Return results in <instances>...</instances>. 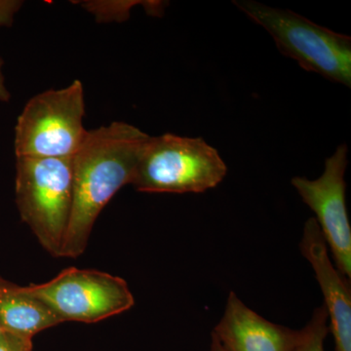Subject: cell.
<instances>
[{
	"mask_svg": "<svg viewBox=\"0 0 351 351\" xmlns=\"http://www.w3.org/2000/svg\"><path fill=\"white\" fill-rule=\"evenodd\" d=\"M149 138L123 121L88 130L73 157V210L62 257L77 258L86 250L99 215L120 189L133 181Z\"/></svg>",
	"mask_w": 351,
	"mask_h": 351,
	"instance_id": "6da1fadb",
	"label": "cell"
},
{
	"mask_svg": "<svg viewBox=\"0 0 351 351\" xmlns=\"http://www.w3.org/2000/svg\"><path fill=\"white\" fill-rule=\"evenodd\" d=\"M15 193L22 221L51 256L62 257L73 210V158H17Z\"/></svg>",
	"mask_w": 351,
	"mask_h": 351,
	"instance_id": "7a4b0ae2",
	"label": "cell"
},
{
	"mask_svg": "<svg viewBox=\"0 0 351 351\" xmlns=\"http://www.w3.org/2000/svg\"><path fill=\"white\" fill-rule=\"evenodd\" d=\"M249 19L263 27L281 53L307 71L351 87V38L314 24L292 11L253 0H233Z\"/></svg>",
	"mask_w": 351,
	"mask_h": 351,
	"instance_id": "3957f363",
	"label": "cell"
},
{
	"mask_svg": "<svg viewBox=\"0 0 351 351\" xmlns=\"http://www.w3.org/2000/svg\"><path fill=\"white\" fill-rule=\"evenodd\" d=\"M228 167L218 151L203 138L173 134L151 137L131 184L147 193H201L216 188Z\"/></svg>",
	"mask_w": 351,
	"mask_h": 351,
	"instance_id": "277c9868",
	"label": "cell"
},
{
	"mask_svg": "<svg viewBox=\"0 0 351 351\" xmlns=\"http://www.w3.org/2000/svg\"><path fill=\"white\" fill-rule=\"evenodd\" d=\"M84 114V90L80 80L32 97L16 124V158H73L86 138Z\"/></svg>",
	"mask_w": 351,
	"mask_h": 351,
	"instance_id": "5b68a950",
	"label": "cell"
},
{
	"mask_svg": "<svg viewBox=\"0 0 351 351\" xmlns=\"http://www.w3.org/2000/svg\"><path fill=\"white\" fill-rule=\"evenodd\" d=\"M62 323H95L129 311L135 304L121 277L95 269L69 267L45 283L25 286Z\"/></svg>",
	"mask_w": 351,
	"mask_h": 351,
	"instance_id": "8992f818",
	"label": "cell"
},
{
	"mask_svg": "<svg viewBox=\"0 0 351 351\" xmlns=\"http://www.w3.org/2000/svg\"><path fill=\"white\" fill-rule=\"evenodd\" d=\"M348 145H341L325 161L324 172L318 179L295 177L292 186L316 216V223L332 252L339 271L351 278V228L346 202L345 174Z\"/></svg>",
	"mask_w": 351,
	"mask_h": 351,
	"instance_id": "52a82bcc",
	"label": "cell"
},
{
	"mask_svg": "<svg viewBox=\"0 0 351 351\" xmlns=\"http://www.w3.org/2000/svg\"><path fill=\"white\" fill-rule=\"evenodd\" d=\"M302 255L313 267L330 319L336 351H351V292L346 279L332 263L315 219H307L301 240Z\"/></svg>",
	"mask_w": 351,
	"mask_h": 351,
	"instance_id": "ba28073f",
	"label": "cell"
},
{
	"mask_svg": "<svg viewBox=\"0 0 351 351\" xmlns=\"http://www.w3.org/2000/svg\"><path fill=\"white\" fill-rule=\"evenodd\" d=\"M213 336L226 351H293L302 338V330L265 319L230 292Z\"/></svg>",
	"mask_w": 351,
	"mask_h": 351,
	"instance_id": "9c48e42d",
	"label": "cell"
},
{
	"mask_svg": "<svg viewBox=\"0 0 351 351\" xmlns=\"http://www.w3.org/2000/svg\"><path fill=\"white\" fill-rule=\"evenodd\" d=\"M61 323L49 307L27 292L25 286L0 277V327L4 332L32 339Z\"/></svg>",
	"mask_w": 351,
	"mask_h": 351,
	"instance_id": "30bf717a",
	"label": "cell"
},
{
	"mask_svg": "<svg viewBox=\"0 0 351 351\" xmlns=\"http://www.w3.org/2000/svg\"><path fill=\"white\" fill-rule=\"evenodd\" d=\"M324 306L314 311L308 324L302 330V338L293 351H325L324 343L329 325Z\"/></svg>",
	"mask_w": 351,
	"mask_h": 351,
	"instance_id": "8fae6325",
	"label": "cell"
},
{
	"mask_svg": "<svg viewBox=\"0 0 351 351\" xmlns=\"http://www.w3.org/2000/svg\"><path fill=\"white\" fill-rule=\"evenodd\" d=\"M136 1H87L82 4L90 12L101 21H120L128 18L129 10Z\"/></svg>",
	"mask_w": 351,
	"mask_h": 351,
	"instance_id": "7c38bea8",
	"label": "cell"
},
{
	"mask_svg": "<svg viewBox=\"0 0 351 351\" xmlns=\"http://www.w3.org/2000/svg\"><path fill=\"white\" fill-rule=\"evenodd\" d=\"M32 348L31 338L4 331L0 335V351H32Z\"/></svg>",
	"mask_w": 351,
	"mask_h": 351,
	"instance_id": "4fadbf2b",
	"label": "cell"
},
{
	"mask_svg": "<svg viewBox=\"0 0 351 351\" xmlns=\"http://www.w3.org/2000/svg\"><path fill=\"white\" fill-rule=\"evenodd\" d=\"M22 1L17 0H0V27L12 24L16 13L22 6Z\"/></svg>",
	"mask_w": 351,
	"mask_h": 351,
	"instance_id": "5bb4252c",
	"label": "cell"
},
{
	"mask_svg": "<svg viewBox=\"0 0 351 351\" xmlns=\"http://www.w3.org/2000/svg\"><path fill=\"white\" fill-rule=\"evenodd\" d=\"M10 98V93L7 89L5 78L3 75V61L0 59V101H8Z\"/></svg>",
	"mask_w": 351,
	"mask_h": 351,
	"instance_id": "9a60e30c",
	"label": "cell"
},
{
	"mask_svg": "<svg viewBox=\"0 0 351 351\" xmlns=\"http://www.w3.org/2000/svg\"><path fill=\"white\" fill-rule=\"evenodd\" d=\"M210 351H226L223 350V348L221 346V343H219L218 339L215 338L213 335H212V343L211 348H210Z\"/></svg>",
	"mask_w": 351,
	"mask_h": 351,
	"instance_id": "2e32d148",
	"label": "cell"
},
{
	"mask_svg": "<svg viewBox=\"0 0 351 351\" xmlns=\"http://www.w3.org/2000/svg\"><path fill=\"white\" fill-rule=\"evenodd\" d=\"M2 332H3V330H2V328H1V327H0V335H1V334H2Z\"/></svg>",
	"mask_w": 351,
	"mask_h": 351,
	"instance_id": "e0dca14e",
	"label": "cell"
}]
</instances>
